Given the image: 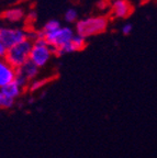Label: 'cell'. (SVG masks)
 I'll return each mask as SVG.
<instances>
[{
	"label": "cell",
	"instance_id": "5",
	"mask_svg": "<svg viewBox=\"0 0 157 158\" xmlns=\"http://www.w3.org/2000/svg\"><path fill=\"white\" fill-rule=\"evenodd\" d=\"M0 34H1V42L8 48L23 42L29 37L28 32H25L23 29H19V27H1Z\"/></svg>",
	"mask_w": 157,
	"mask_h": 158
},
{
	"label": "cell",
	"instance_id": "6",
	"mask_svg": "<svg viewBox=\"0 0 157 158\" xmlns=\"http://www.w3.org/2000/svg\"><path fill=\"white\" fill-rule=\"evenodd\" d=\"M133 12V7L128 0H113L111 2V13L117 19H126Z\"/></svg>",
	"mask_w": 157,
	"mask_h": 158
},
{
	"label": "cell",
	"instance_id": "20",
	"mask_svg": "<svg viewBox=\"0 0 157 158\" xmlns=\"http://www.w3.org/2000/svg\"><path fill=\"white\" fill-rule=\"evenodd\" d=\"M33 102H34V99H33V98H31V99H30V100H29V103L31 104V103H33Z\"/></svg>",
	"mask_w": 157,
	"mask_h": 158
},
{
	"label": "cell",
	"instance_id": "16",
	"mask_svg": "<svg viewBox=\"0 0 157 158\" xmlns=\"http://www.w3.org/2000/svg\"><path fill=\"white\" fill-rule=\"evenodd\" d=\"M13 81H15L17 85H19V86L23 89L28 88V86H29V84H30L28 78L21 73L20 69H17V70H15V80H13Z\"/></svg>",
	"mask_w": 157,
	"mask_h": 158
},
{
	"label": "cell",
	"instance_id": "3",
	"mask_svg": "<svg viewBox=\"0 0 157 158\" xmlns=\"http://www.w3.org/2000/svg\"><path fill=\"white\" fill-rule=\"evenodd\" d=\"M53 55H54V51L47 44L45 39H36L33 42L29 60L36 65L39 68H43L49 64Z\"/></svg>",
	"mask_w": 157,
	"mask_h": 158
},
{
	"label": "cell",
	"instance_id": "9",
	"mask_svg": "<svg viewBox=\"0 0 157 158\" xmlns=\"http://www.w3.org/2000/svg\"><path fill=\"white\" fill-rule=\"evenodd\" d=\"M18 69L21 70V73L27 77L29 81H32V80L36 79L37 76H39V74H40V68L36 66V65L33 64L31 60H28L23 66H21Z\"/></svg>",
	"mask_w": 157,
	"mask_h": 158
},
{
	"label": "cell",
	"instance_id": "8",
	"mask_svg": "<svg viewBox=\"0 0 157 158\" xmlns=\"http://www.w3.org/2000/svg\"><path fill=\"white\" fill-rule=\"evenodd\" d=\"M25 17V12L22 8L15 7L11 9L6 10L2 15V19L6 20L9 23H18L20 21H22Z\"/></svg>",
	"mask_w": 157,
	"mask_h": 158
},
{
	"label": "cell",
	"instance_id": "1",
	"mask_svg": "<svg viewBox=\"0 0 157 158\" xmlns=\"http://www.w3.org/2000/svg\"><path fill=\"white\" fill-rule=\"evenodd\" d=\"M110 20L107 15H92L83 18L75 23V32L85 39H88L106 32Z\"/></svg>",
	"mask_w": 157,
	"mask_h": 158
},
{
	"label": "cell",
	"instance_id": "7",
	"mask_svg": "<svg viewBox=\"0 0 157 158\" xmlns=\"http://www.w3.org/2000/svg\"><path fill=\"white\" fill-rule=\"evenodd\" d=\"M15 70L5 58H0V89L15 80Z\"/></svg>",
	"mask_w": 157,
	"mask_h": 158
},
{
	"label": "cell",
	"instance_id": "12",
	"mask_svg": "<svg viewBox=\"0 0 157 158\" xmlns=\"http://www.w3.org/2000/svg\"><path fill=\"white\" fill-rule=\"evenodd\" d=\"M61 27H62V24H61V22H59V20L51 19L44 23V25H43V27L41 29V31L44 33V35H46V34H49V33L55 32V31L58 30Z\"/></svg>",
	"mask_w": 157,
	"mask_h": 158
},
{
	"label": "cell",
	"instance_id": "4",
	"mask_svg": "<svg viewBox=\"0 0 157 158\" xmlns=\"http://www.w3.org/2000/svg\"><path fill=\"white\" fill-rule=\"evenodd\" d=\"M75 34H76L75 30L71 29L70 27H61L55 32L46 34L44 39L52 48L56 49L66 43L70 42Z\"/></svg>",
	"mask_w": 157,
	"mask_h": 158
},
{
	"label": "cell",
	"instance_id": "11",
	"mask_svg": "<svg viewBox=\"0 0 157 158\" xmlns=\"http://www.w3.org/2000/svg\"><path fill=\"white\" fill-rule=\"evenodd\" d=\"M52 77H49V78H36L34 79V80H32V81H30L29 86H28V90H29L30 92H35L37 91V90H40L41 88H43V87L45 86V85H47L49 81H52Z\"/></svg>",
	"mask_w": 157,
	"mask_h": 158
},
{
	"label": "cell",
	"instance_id": "14",
	"mask_svg": "<svg viewBox=\"0 0 157 158\" xmlns=\"http://www.w3.org/2000/svg\"><path fill=\"white\" fill-rule=\"evenodd\" d=\"M15 103V99L6 96L5 94H2V92L0 91V109H2V110L11 109V108H13Z\"/></svg>",
	"mask_w": 157,
	"mask_h": 158
},
{
	"label": "cell",
	"instance_id": "21",
	"mask_svg": "<svg viewBox=\"0 0 157 158\" xmlns=\"http://www.w3.org/2000/svg\"><path fill=\"white\" fill-rule=\"evenodd\" d=\"M0 29H1V27H0ZM0 42H1V34H0Z\"/></svg>",
	"mask_w": 157,
	"mask_h": 158
},
{
	"label": "cell",
	"instance_id": "13",
	"mask_svg": "<svg viewBox=\"0 0 157 158\" xmlns=\"http://www.w3.org/2000/svg\"><path fill=\"white\" fill-rule=\"evenodd\" d=\"M70 42L76 52H80V51H83L87 46V39H85V37H83L81 35L78 34H75Z\"/></svg>",
	"mask_w": 157,
	"mask_h": 158
},
{
	"label": "cell",
	"instance_id": "18",
	"mask_svg": "<svg viewBox=\"0 0 157 158\" xmlns=\"http://www.w3.org/2000/svg\"><path fill=\"white\" fill-rule=\"evenodd\" d=\"M8 52V47L3 44L2 42H0V58H5Z\"/></svg>",
	"mask_w": 157,
	"mask_h": 158
},
{
	"label": "cell",
	"instance_id": "15",
	"mask_svg": "<svg viewBox=\"0 0 157 158\" xmlns=\"http://www.w3.org/2000/svg\"><path fill=\"white\" fill-rule=\"evenodd\" d=\"M64 20L67 23H76L78 21V11L74 8H69L65 11Z\"/></svg>",
	"mask_w": 157,
	"mask_h": 158
},
{
	"label": "cell",
	"instance_id": "10",
	"mask_svg": "<svg viewBox=\"0 0 157 158\" xmlns=\"http://www.w3.org/2000/svg\"><path fill=\"white\" fill-rule=\"evenodd\" d=\"M0 91L2 92V94H5L6 96L17 100V99H19L20 97H21V94H23V88H21L19 85H17L15 81H12L11 84L2 87V88L0 89Z\"/></svg>",
	"mask_w": 157,
	"mask_h": 158
},
{
	"label": "cell",
	"instance_id": "17",
	"mask_svg": "<svg viewBox=\"0 0 157 158\" xmlns=\"http://www.w3.org/2000/svg\"><path fill=\"white\" fill-rule=\"evenodd\" d=\"M133 31V24L132 23H125L123 24L122 29H121V32L123 33L124 35H130Z\"/></svg>",
	"mask_w": 157,
	"mask_h": 158
},
{
	"label": "cell",
	"instance_id": "2",
	"mask_svg": "<svg viewBox=\"0 0 157 158\" xmlns=\"http://www.w3.org/2000/svg\"><path fill=\"white\" fill-rule=\"evenodd\" d=\"M33 42L31 40H25L23 42L8 48L5 59L13 68L18 69L25 64L30 59V53L32 49Z\"/></svg>",
	"mask_w": 157,
	"mask_h": 158
},
{
	"label": "cell",
	"instance_id": "19",
	"mask_svg": "<svg viewBox=\"0 0 157 158\" xmlns=\"http://www.w3.org/2000/svg\"><path fill=\"white\" fill-rule=\"evenodd\" d=\"M27 18H29L30 20H33V21H34V20H36V13H35L34 11H31V12L27 15Z\"/></svg>",
	"mask_w": 157,
	"mask_h": 158
}]
</instances>
